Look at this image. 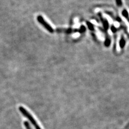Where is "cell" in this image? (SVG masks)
Listing matches in <instances>:
<instances>
[{"label": "cell", "instance_id": "obj_4", "mask_svg": "<svg viewBox=\"0 0 129 129\" xmlns=\"http://www.w3.org/2000/svg\"><path fill=\"white\" fill-rule=\"evenodd\" d=\"M24 126H25L26 129H32L31 127V126L30 125L29 123H28L27 122H26V121H25V122H24Z\"/></svg>", "mask_w": 129, "mask_h": 129}, {"label": "cell", "instance_id": "obj_1", "mask_svg": "<svg viewBox=\"0 0 129 129\" xmlns=\"http://www.w3.org/2000/svg\"><path fill=\"white\" fill-rule=\"evenodd\" d=\"M19 110L20 112H21V114L30 121V122L31 123V124L33 125L35 127L36 129H42L41 127H40L39 125L38 124V123L36 122V121L33 117V116L30 114L29 112L26 109H25L24 107L20 106L19 107Z\"/></svg>", "mask_w": 129, "mask_h": 129}, {"label": "cell", "instance_id": "obj_3", "mask_svg": "<svg viewBox=\"0 0 129 129\" xmlns=\"http://www.w3.org/2000/svg\"><path fill=\"white\" fill-rule=\"evenodd\" d=\"M119 45L121 48H123L124 46L125 45V40L123 36H122V37H121V39L119 42Z\"/></svg>", "mask_w": 129, "mask_h": 129}, {"label": "cell", "instance_id": "obj_5", "mask_svg": "<svg viewBox=\"0 0 129 129\" xmlns=\"http://www.w3.org/2000/svg\"><path fill=\"white\" fill-rule=\"evenodd\" d=\"M125 129H129V124H128V125L126 127Z\"/></svg>", "mask_w": 129, "mask_h": 129}, {"label": "cell", "instance_id": "obj_2", "mask_svg": "<svg viewBox=\"0 0 129 129\" xmlns=\"http://www.w3.org/2000/svg\"><path fill=\"white\" fill-rule=\"evenodd\" d=\"M37 21L38 22L41 24L45 28V29L48 31L51 32V33H53L54 32V30L52 27L48 24L45 19H44V18L43 17V16H42L41 15H39L37 16Z\"/></svg>", "mask_w": 129, "mask_h": 129}]
</instances>
